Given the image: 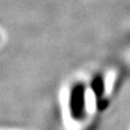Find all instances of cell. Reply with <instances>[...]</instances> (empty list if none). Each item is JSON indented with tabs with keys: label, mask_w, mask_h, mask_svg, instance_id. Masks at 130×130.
Wrapping results in <instances>:
<instances>
[{
	"label": "cell",
	"mask_w": 130,
	"mask_h": 130,
	"mask_svg": "<svg viewBox=\"0 0 130 130\" xmlns=\"http://www.w3.org/2000/svg\"><path fill=\"white\" fill-rule=\"evenodd\" d=\"M70 111L74 120H82L86 115V88L83 83H75L70 94Z\"/></svg>",
	"instance_id": "obj_1"
},
{
	"label": "cell",
	"mask_w": 130,
	"mask_h": 130,
	"mask_svg": "<svg viewBox=\"0 0 130 130\" xmlns=\"http://www.w3.org/2000/svg\"><path fill=\"white\" fill-rule=\"evenodd\" d=\"M91 88H92V90H94L96 97L98 98V101H101L102 96H103V94H104V81L101 75L95 76V79L91 82Z\"/></svg>",
	"instance_id": "obj_2"
}]
</instances>
